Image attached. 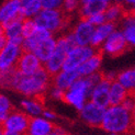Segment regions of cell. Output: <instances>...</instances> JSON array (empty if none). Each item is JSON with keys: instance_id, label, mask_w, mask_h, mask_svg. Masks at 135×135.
<instances>
[{"instance_id": "obj_1", "label": "cell", "mask_w": 135, "mask_h": 135, "mask_svg": "<svg viewBox=\"0 0 135 135\" xmlns=\"http://www.w3.org/2000/svg\"><path fill=\"white\" fill-rule=\"evenodd\" d=\"M0 81L2 88L16 90L24 96V98L42 99L52 86V76L44 68L31 76H24L15 68L1 71Z\"/></svg>"}, {"instance_id": "obj_2", "label": "cell", "mask_w": 135, "mask_h": 135, "mask_svg": "<svg viewBox=\"0 0 135 135\" xmlns=\"http://www.w3.org/2000/svg\"><path fill=\"white\" fill-rule=\"evenodd\" d=\"M103 74L98 73L89 77H80L70 88L65 91L64 101L76 109L78 112L85 107V104L90 100V94L100 80H102Z\"/></svg>"}, {"instance_id": "obj_3", "label": "cell", "mask_w": 135, "mask_h": 135, "mask_svg": "<svg viewBox=\"0 0 135 135\" xmlns=\"http://www.w3.org/2000/svg\"><path fill=\"white\" fill-rule=\"evenodd\" d=\"M101 129L110 135H121L134 130L132 112L123 105H110L105 109Z\"/></svg>"}, {"instance_id": "obj_4", "label": "cell", "mask_w": 135, "mask_h": 135, "mask_svg": "<svg viewBox=\"0 0 135 135\" xmlns=\"http://www.w3.org/2000/svg\"><path fill=\"white\" fill-rule=\"evenodd\" d=\"M77 46L71 32H65L57 36V46L52 57L44 64V69L53 77L60 73L64 68V64L68 54L74 47Z\"/></svg>"}, {"instance_id": "obj_5", "label": "cell", "mask_w": 135, "mask_h": 135, "mask_svg": "<svg viewBox=\"0 0 135 135\" xmlns=\"http://www.w3.org/2000/svg\"><path fill=\"white\" fill-rule=\"evenodd\" d=\"M34 21L38 29L56 34L64 32L69 24L70 17H68L63 10H42L34 18Z\"/></svg>"}, {"instance_id": "obj_6", "label": "cell", "mask_w": 135, "mask_h": 135, "mask_svg": "<svg viewBox=\"0 0 135 135\" xmlns=\"http://www.w3.org/2000/svg\"><path fill=\"white\" fill-rule=\"evenodd\" d=\"M97 52L99 51L92 46H75L67 54L63 70H78L79 67L91 58Z\"/></svg>"}, {"instance_id": "obj_7", "label": "cell", "mask_w": 135, "mask_h": 135, "mask_svg": "<svg viewBox=\"0 0 135 135\" xmlns=\"http://www.w3.org/2000/svg\"><path fill=\"white\" fill-rule=\"evenodd\" d=\"M31 118L21 110H13L1 123L2 130L19 135H25L30 125Z\"/></svg>"}, {"instance_id": "obj_8", "label": "cell", "mask_w": 135, "mask_h": 135, "mask_svg": "<svg viewBox=\"0 0 135 135\" xmlns=\"http://www.w3.org/2000/svg\"><path fill=\"white\" fill-rule=\"evenodd\" d=\"M127 47H129V44L123 35V32L120 29H117L108 37V40L100 47L99 51L102 55L104 54V55L111 57H117L123 54L127 50Z\"/></svg>"}, {"instance_id": "obj_9", "label": "cell", "mask_w": 135, "mask_h": 135, "mask_svg": "<svg viewBox=\"0 0 135 135\" xmlns=\"http://www.w3.org/2000/svg\"><path fill=\"white\" fill-rule=\"evenodd\" d=\"M22 53V45L8 42L3 49L0 50V71L15 69Z\"/></svg>"}, {"instance_id": "obj_10", "label": "cell", "mask_w": 135, "mask_h": 135, "mask_svg": "<svg viewBox=\"0 0 135 135\" xmlns=\"http://www.w3.org/2000/svg\"><path fill=\"white\" fill-rule=\"evenodd\" d=\"M96 26H93L87 19H79L74 24L70 32L77 46H91V40Z\"/></svg>"}, {"instance_id": "obj_11", "label": "cell", "mask_w": 135, "mask_h": 135, "mask_svg": "<svg viewBox=\"0 0 135 135\" xmlns=\"http://www.w3.org/2000/svg\"><path fill=\"white\" fill-rule=\"evenodd\" d=\"M105 109L94 104L91 101H88L85 107L79 111V117L85 123L88 125L98 127L102 125V121L104 118Z\"/></svg>"}, {"instance_id": "obj_12", "label": "cell", "mask_w": 135, "mask_h": 135, "mask_svg": "<svg viewBox=\"0 0 135 135\" xmlns=\"http://www.w3.org/2000/svg\"><path fill=\"white\" fill-rule=\"evenodd\" d=\"M16 68L22 75L31 76V75H34L38 70H41L42 68H44V65L34 53L23 51Z\"/></svg>"}, {"instance_id": "obj_13", "label": "cell", "mask_w": 135, "mask_h": 135, "mask_svg": "<svg viewBox=\"0 0 135 135\" xmlns=\"http://www.w3.org/2000/svg\"><path fill=\"white\" fill-rule=\"evenodd\" d=\"M111 83L109 79H107L104 76L102 78V80L93 87V89L91 91L90 94V100L91 102H93L94 104H97L103 109L109 108L110 104V87H111Z\"/></svg>"}, {"instance_id": "obj_14", "label": "cell", "mask_w": 135, "mask_h": 135, "mask_svg": "<svg viewBox=\"0 0 135 135\" xmlns=\"http://www.w3.org/2000/svg\"><path fill=\"white\" fill-rule=\"evenodd\" d=\"M18 19H23L21 15V0L4 1L0 7V24L1 26Z\"/></svg>"}, {"instance_id": "obj_15", "label": "cell", "mask_w": 135, "mask_h": 135, "mask_svg": "<svg viewBox=\"0 0 135 135\" xmlns=\"http://www.w3.org/2000/svg\"><path fill=\"white\" fill-rule=\"evenodd\" d=\"M110 3L108 0H81L78 16L80 19H88L98 13H104Z\"/></svg>"}, {"instance_id": "obj_16", "label": "cell", "mask_w": 135, "mask_h": 135, "mask_svg": "<svg viewBox=\"0 0 135 135\" xmlns=\"http://www.w3.org/2000/svg\"><path fill=\"white\" fill-rule=\"evenodd\" d=\"M23 21L24 19H18L1 26V34L6 36L8 42L17 43L20 45L23 44V41H24L23 34H22Z\"/></svg>"}, {"instance_id": "obj_17", "label": "cell", "mask_w": 135, "mask_h": 135, "mask_svg": "<svg viewBox=\"0 0 135 135\" xmlns=\"http://www.w3.org/2000/svg\"><path fill=\"white\" fill-rule=\"evenodd\" d=\"M55 125L53 122L46 120L43 117L32 118L30 120V125L26 135H50L55 130Z\"/></svg>"}, {"instance_id": "obj_18", "label": "cell", "mask_w": 135, "mask_h": 135, "mask_svg": "<svg viewBox=\"0 0 135 135\" xmlns=\"http://www.w3.org/2000/svg\"><path fill=\"white\" fill-rule=\"evenodd\" d=\"M80 78L77 70H62L52 77V86L67 91Z\"/></svg>"}, {"instance_id": "obj_19", "label": "cell", "mask_w": 135, "mask_h": 135, "mask_svg": "<svg viewBox=\"0 0 135 135\" xmlns=\"http://www.w3.org/2000/svg\"><path fill=\"white\" fill-rule=\"evenodd\" d=\"M117 29H118L117 24L111 23V22H105L103 24L97 26V28L94 29V32H93V36L91 40V46L99 51L100 47L102 46L103 43L108 40V37H109Z\"/></svg>"}, {"instance_id": "obj_20", "label": "cell", "mask_w": 135, "mask_h": 135, "mask_svg": "<svg viewBox=\"0 0 135 135\" xmlns=\"http://www.w3.org/2000/svg\"><path fill=\"white\" fill-rule=\"evenodd\" d=\"M20 108L31 119L42 117L45 110L41 98H23L20 101Z\"/></svg>"}, {"instance_id": "obj_21", "label": "cell", "mask_w": 135, "mask_h": 135, "mask_svg": "<svg viewBox=\"0 0 135 135\" xmlns=\"http://www.w3.org/2000/svg\"><path fill=\"white\" fill-rule=\"evenodd\" d=\"M101 65H102V54L99 51L91 58L87 60L85 64L80 66L77 71L80 77H89L99 73Z\"/></svg>"}, {"instance_id": "obj_22", "label": "cell", "mask_w": 135, "mask_h": 135, "mask_svg": "<svg viewBox=\"0 0 135 135\" xmlns=\"http://www.w3.org/2000/svg\"><path fill=\"white\" fill-rule=\"evenodd\" d=\"M56 46H57V36H52L45 40L44 42H42L33 53L38 57V59L44 65L52 57V55L56 50Z\"/></svg>"}, {"instance_id": "obj_23", "label": "cell", "mask_w": 135, "mask_h": 135, "mask_svg": "<svg viewBox=\"0 0 135 135\" xmlns=\"http://www.w3.org/2000/svg\"><path fill=\"white\" fill-rule=\"evenodd\" d=\"M120 25V30L123 32L129 47H135V16L133 13L127 12V15L121 21Z\"/></svg>"}, {"instance_id": "obj_24", "label": "cell", "mask_w": 135, "mask_h": 135, "mask_svg": "<svg viewBox=\"0 0 135 135\" xmlns=\"http://www.w3.org/2000/svg\"><path fill=\"white\" fill-rule=\"evenodd\" d=\"M52 36H54V35L52 34L51 32L42 30V29H38L32 36H30L28 38H24L23 44H22V49L25 52H32L33 53L35 51L36 47L42 42H44L45 40L50 38Z\"/></svg>"}, {"instance_id": "obj_25", "label": "cell", "mask_w": 135, "mask_h": 135, "mask_svg": "<svg viewBox=\"0 0 135 135\" xmlns=\"http://www.w3.org/2000/svg\"><path fill=\"white\" fill-rule=\"evenodd\" d=\"M104 15L107 18V22L118 24V23H121L123 18L127 15V11L123 3L113 2V3H110V6L108 7Z\"/></svg>"}, {"instance_id": "obj_26", "label": "cell", "mask_w": 135, "mask_h": 135, "mask_svg": "<svg viewBox=\"0 0 135 135\" xmlns=\"http://www.w3.org/2000/svg\"><path fill=\"white\" fill-rule=\"evenodd\" d=\"M42 10V0H21V15L23 19H34Z\"/></svg>"}, {"instance_id": "obj_27", "label": "cell", "mask_w": 135, "mask_h": 135, "mask_svg": "<svg viewBox=\"0 0 135 135\" xmlns=\"http://www.w3.org/2000/svg\"><path fill=\"white\" fill-rule=\"evenodd\" d=\"M130 92L127 91L120 83L115 81L111 83L110 87V104L111 105H122L124 100L127 98Z\"/></svg>"}, {"instance_id": "obj_28", "label": "cell", "mask_w": 135, "mask_h": 135, "mask_svg": "<svg viewBox=\"0 0 135 135\" xmlns=\"http://www.w3.org/2000/svg\"><path fill=\"white\" fill-rule=\"evenodd\" d=\"M117 81L122 85L130 93H135V67L120 71L118 74Z\"/></svg>"}, {"instance_id": "obj_29", "label": "cell", "mask_w": 135, "mask_h": 135, "mask_svg": "<svg viewBox=\"0 0 135 135\" xmlns=\"http://www.w3.org/2000/svg\"><path fill=\"white\" fill-rule=\"evenodd\" d=\"M13 111L11 100L8 96H6L4 93L0 94V121L1 123L7 119V117Z\"/></svg>"}, {"instance_id": "obj_30", "label": "cell", "mask_w": 135, "mask_h": 135, "mask_svg": "<svg viewBox=\"0 0 135 135\" xmlns=\"http://www.w3.org/2000/svg\"><path fill=\"white\" fill-rule=\"evenodd\" d=\"M37 30H38V28L34 21V19H24L23 28H22L23 38H28V37L32 36Z\"/></svg>"}, {"instance_id": "obj_31", "label": "cell", "mask_w": 135, "mask_h": 135, "mask_svg": "<svg viewBox=\"0 0 135 135\" xmlns=\"http://www.w3.org/2000/svg\"><path fill=\"white\" fill-rule=\"evenodd\" d=\"M80 8V1L78 0H65L63 4V11L66 13L68 17H71L74 13H78Z\"/></svg>"}, {"instance_id": "obj_32", "label": "cell", "mask_w": 135, "mask_h": 135, "mask_svg": "<svg viewBox=\"0 0 135 135\" xmlns=\"http://www.w3.org/2000/svg\"><path fill=\"white\" fill-rule=\"evenodd\" d=\"M63 0H42V7L44 10H62Z\"/></svg>"}, {"instance_id": "obj_33", "label": "cell", "mask_w": 135, "mask_h": 135, "mask_svg": "<svg viewBox=\"0 0 135 135\" xmlns=\"http://www.w3.org/2000/svg\"><path fill=\"white\" fill-rule=\"evenodd\" d=\"M49 96L51 97V99L53 100H63L64 101V97H65V91L57 88V87L51 86V88L47 91Z\"/></svg>"}, {"instance_id": "obj_34", "label": "cell", "mask_w": 135, "mask_h": 135, "mask_svg": "<svg viewBox=\"0 0 135 135\" xmlns=\"http://www.w3.org/2000/svg\"><path fill=\"white\" fill-rule=\"evenodd\" d=\"M87 20H88V21H89L93 26H96V28L107 22V18H105L104 13H98V15L91 16L90 18H88Z\"/></svg>"}, {"instance_id": "obj_35", "label": "cell", "mask_w": 135, "mask_h": 135, "mask_svg": "<svg viewBox=\"0 0 135 135\" xmlns=\"http://www.w3.org/2000/svg\"><path fill=\"white\" fill-rule=\"evenodd\" d=\"M122 105L125 108L126 110L132 112V110L134 109V105H135V93H130L129 96H127V98L124 100Z\"/></svg>"}, {"instance_id": "obj_36", "label": "cell", "mask_w": 135, "mask_h": 135, "mask_svg": "<svg viewBox=\"0 0 135 135\" xmlns=\"http://www.w3.org/2000/svg\"><path fill=\"white\" fill-rule=\"evenodd\" d=\"M42 117L45 118L46 120L51 121V122H53V121H55L57 119V114L54 112L53 110H51V109H45L43 114H42Z\"/></svg>"}, {"instance_id": "obj_37", "label": "cell", "mask_w": 135, "mask_h": 135, "mask_svg": "<svg viewBox=\"0 0 135 135\" xmlns=\"http://www.w3.org/2000/svg\"><path fill=\"white\" fill-rule=\"evenodd\" d=\"M65 134H66V131L63 129V127L56 126V127H55V130H54V132L51 133L50 135H65Z\"/></svg>"}, {"instance_id": "obj_38", "label": "cell", "mask_w": 135, "mask_h": 135, "mask_svg": "<svg viewBox=\"0 0 135 135\" xmlns=\"http://www.w3.org/2000/svg\"><path fill=\"white\" fill-rule=\"evenodd\" d=\"M7 44H8V40L6 38L4 35H2L1 33H0V50L3 49V47H4Z\"/></svg>"}, {"instance_id": "obj_39", "label": "cell", "mask_w": 135, "mask_h": 135, "mask_svg": "<svg viewBox=\"0 0 135 135\" xmlns=\"http://www.w3.org/2000/svg\"><path fill=\"white\" fill-rule=\"evenodd\" d=\"M0 135H19V134H16V133H11V132H8V131L1 130V133H0Z\"/></svg>"}, {"instance_id": "obj_40", "label": "cell", "mask_w": 135, "mask_h": 135, "mask_svg": "<svg viewBox=\"0 0 135 135\" xmlns=\"http://www.w3.org/2000/svg\"><path fill=\"white\" fill-rule=\"evenodd\" d=\"M132 117H133V123H134V130H135V105H134V109L132 110Z\"/></svg>"}, {"instance_id": "obj_41", "label": "cell", "mask_w": 135, "mask_h": 135, "mask_svg": "<svg viewBox=\"0 0 135 135\" xmlns=\"http://www.w3.org/2000/svg\"><path fill=\"white\" fill-rule=\"evenodd\" d=\"M65 135H71V134H68V133H66V134H65Z\"/></svg>"}, {"instance_id": "obj_42", "label": "cell", "mask_w": 135, "mask_h": 135, "mask_svg": "<svg viewBox=\"0 0 135 135\" xmlns=\"http://www.w3.org/2000/svg\"><path fill=\"white\" fill-rule=\"evenodd\" d=\"M129 13H130V12H129ZM132 13H133V15H134V16H135V11H134V12H132Z\"/></svg>"}, {"instance_id": "obj_43", "label": "cell", "mask_w": 135, "mask_h": 135, "mask_svg": "<svg viewBox=\"0 0 135 135\" xmlns=\"http://www.w3.org/2000/svg\"><path fill=\"white\" fill-rule=\"evenodd\" d=\"M25 135H26V134H25Z\"/></svg>"}]
</instances>
